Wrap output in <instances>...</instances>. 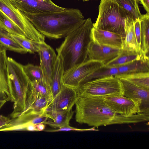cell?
<instances>
[{"mask_svg":"<svg viewBox=\"0 0 149 149\" xmlns=\"http://www.w3.org/2000/svg\"><path fill=\"white\" fill-rule=\"evenodd\" d=\"M122 49L121 53L117 57L105 66L110 67H116L143 58L140 52H137Z\"/></svg>","mask_w":149,"mask_h":149,"instance_id":"d4e9b609","label":"cell"},{"mask_svg":"<svg viewBox=\"0 0 149 149\" xmlns=\"http://www.w3.org/2000/svg\"><path fill=\"white\" fill-rule=\"evenodd\" d=\"M134 21L129 17H127L125 22V37L122 49L137 52H140L135 34Z\"/></svg>","mask_w":149,"mask_h":149,"instance_id":"ffe728a7","label":"cell"},{"mask_svg":"<svg viewBox=\"0 0 149 149\" xmlns=\"http://www.w3.org/2000/svg\"><path fill=\"white\" fill-rule=\"evenodd\" d=\"M50 86L43 79L40 81H29L25 111L41 96L46 97L51 101L53 97Z\"/></svg>","mask_w":149,"mask_h":149,"instance_id":"9a60e30c","label":"cell"},{"mask_svg":"<svg viewBox=\"0 0 149 149\" xmlns=\"http://www.w3.org/2000/svg\"><path fill=\"white\" fill-rule=\"evenodd\" d=\"M10 119L7 117L0 115V128L8 123Z\"/></svg>","mask_w":149,"mask_h":149,"instance_id":"e575fe53","label":"cell"},{"mask_svg":"<svg viewBox=\"0 0 149 149\" xmlns=\"http://www.w3.org/2000/svg\"><path fill=\"white\" fill-rule=\"evenodd\" d=\"M38 53L43 79L51 87L52 73L57 55L53 49L45 42H39Z\"/></svg>","mask_w":149,"mask_h":149,"instance_id":"5bb4252c","label":"cell"},{"mask_svg":"<svg viewBox=\"0 0 149 149\" xmlns=\"http://www.w3.org/2000/svg\"><path fill=\"white\" fill-rule=\"evenodd\" d=\"M119 79L123 88V95L139 102L140 113L149 114V90L125 79Z\"/></svg>","mask_w":149,"mask_h":149,"instance_id":"8fae6325","label":"cell"},{"mask_svg":"<svg viewBox=\"0 0 149 149\" xmlns=\"http://www.w3.org/2000/svg\"><path fill=\"white\" fill-rule=\"evenodd\" d=\"M141 20V42L140 53L149 60V13L142 15Z\"/></svg>","mask_w":149,"mask_h":149,"instance_id":"44dd1931","label":"cell"},{"mask_svg":"<svg viewBox=\"0 0 149 149\" xmlns=\"http://www.w3.org/2000/svg\"><path fill=\"white\" fill-rule=\"evenodd\" d=\"M118 74V72L117 67H110L103 65L94 71L87 77L84 80L81 84L111 76H115Z\"/></svg>","mask_w":149,"mask_h":149,"instance_id":"83f0119b","label":"cell"},{"mask_svg":"<svg viewBox=\"0 0 149 149\" xmlns=\"http://www.w3.org/2000/svg\"><path fill=\"white\" fill-rule=\"evenodd\" d=\"M122 49L98 44L91 41L88 52L87 60L98 61L105 65L117 57Z\"/></svg>","mask_w":149,"mask_h":149,"instance_id":"4fadbf2b","label":"cell"},{"mask_svg":"<svg viewBox=\"0 0 149 149\" xmlns=\"http://www.w3.org/2000/svg\"><path fill=\"white\" fill-rule=\"evenodd\" d=\"M8 81L10 101L13 102L12 118L20 115L25 110L29 81L23 65L12 58L8 57Z\"/></svg>","mask_w":149,"mask_h":149,"instance_id":"277c9868","label":"cell"},{"mask_svg":"<svg viewBox=\"0 0 149 149\" xmlns=\"http://www.w3.org/2000/svg\"><path fill=\"white\" fill-rule=\"evenodd\" d=\"M92 40L100 45L122 49L124 40L120 35L107 31L92 27Z\"/></svg>","mask_w":149,"mask_h":149,"instance_id":"2e32d148","label":"cell"},{"mask_svg":"<svg viewBox=\"0 0 149 149\" xmlns=\"http://www.w3.org/2000/svg\"><path fill=\"white\" fill-rule=\"evenodd\" d=\"M141 20L140 19H136L134 22L135 34L138 46L140 49L141 42Z\"/></svg>","mask_w":149,"mask_h":149,"instance_id":"1f68e13d","label":"cell"},{"mask_svg":"<svg viewBox=\"0 0 149 149\" xmlns=\"http://www.w3.org/2000/svg\"><path fill=\"white\" fill-rule=\"evenodd\" d=\"M107 104L117 113L131 115L140 113L138 102L123 95L103 97Z\"/></svg>","mask_w":149,"mask_h":149,"instance_id":"7c38bea8","label":"cell"},{"mask_svg":"<svg viewBox=\"0 0 149 149\" xmlns=\"http://www.w3.org/2000/svg\"><path fill=\"white\" fill-rule=\"evenodd\" d=\"M81 0L83 1H88L90 0Z\"/></svg>","mask_w":149,"mask_h":149,"instance_id":"f35d334b","label":"cell"},{"mask_svg":"<svg viewBox=\"0 0 149 149\" xmlns=\"http://www.w3.org/2000/svg\"><path fill=\"white\" fill-rule=\"evenodd\" d=\"M79 93L104 97L123 95V91L119 79L115 76L91 81L81 84L76 88Z\"/></svg>","mask_w":149,"mask_h":149,"instance_id":"52a82bcc","label":"cell"},{"mask_svg":"<svg viewBox=\"0 0 149 149\" xmlns=\"http://www.w3.org/2000/svg\"><path fill=\"white\" fill-rule=\"evenodd\" d=\"M51 101L50 100L46 97L41 96L36 99L27 109L21 114L45 115L47 106Z\"/></svg>","mask_w":149,"mask_h":149,"instance_id":"4316f807","label":"cell"},{"mask_svg":"<svg viewBox=\"0 0 149 149\" xmlns=\"http://www.w3.org/2000/svg\"><path fill=\"white\" fill-rule=\"evenodd\" d=\"M116 67L118 72V74L148 72H149V61L141 58Z\"/></svg>","mask_w":149,"mask_h":149,"instance_id":"7402d4cb","label":"cell"},{"mask_svg":"<svg viewBox=\"0 0 149 149\" xmlns=\"http://www.w3.org/2000/svg\"><path fill=\"white\" fill-rule=\"evenodd\" d=\"M98 15L93 27L108 31L125 37V20L128 17L126 11L114 0H101Z\"/></svg>","mask_w":149,"mask_h":149,"instance_id":"5b68a950","label":"cell"},{"mask_svg":"<svg viewBox=\"0 0 149 149\" xmlns=\"http://www.w3.org/2000/svg\"><path fill=\"white\" fill-rule=\"evenodd\" d=\"M139 3L143 6L147 13H149V0H139Z\"/></svg>","mask_w":149,"mask_h":149,"instance_id":"836d02e7","label":"cell"},{"mask_svg":"<svg viewBox=\"0 0 149 149\" xmlns=\"http://www.w3.org/2000/svg\"><path fill=\"white\" fill-rule=\"evenodd\" d=\"M127 12L128 17L134 22L142 15L139 8V0H114Z\"/></svg>","mask_w":149,"mask_h":149,"instance_id":"484cf974","label":"cell"},{"mask_svg":"<svg viewBox=\"0 0 149 149\" xmlns=\"http://www.w3.org/2000/svg\"><path fill=\"white\" fill-rule=\"evenodd\" d=\"M0 26L10 34L25 37L20 30L0 11Z\"/></svg>","mask_w":149,"mask_h":149,"instance_id":"f546056e","label":"cell"},{"mask_svg":"<svg viewBox=\"0 0 149 149\" xmlns=\"http://www.w3.org/2000/svg\"><path fill=\"white\" fill-rule=\"evenodd\" d=\"M11 37L22 47L31 54L38 52L40 42L32 40L25 37L10 34Z\"/></svg>","mask_w":149,"mask_h":149,"instance_id":"f1b7e54d","label":"cell"},{"mask_svg":"<svg viewBox=\"0 0 149 149\" xmlns=\"http://www.w3.org/2000/svg\"><path fill=\"white\" fill-rule=\"evenodd\" d=\"M12 3L23 12L40 14L60 11L65 8L53 3L51 0H10Z\"/></svg>","mask_w":149,"mask_h":149,"instance_id":"30bf717a","label":"cell"},{"mask_svg":"<svg viewBox=\"0 0 149 149\" xmlns=\"http://www.w3.org/2000/svg\"><path fill=\"white\" fill-rule=\"evenodd\" d=\"M104 65L101 62L88 60L64 72L63 84L76 88L87 77L99 68Z\"/></svg>","mask_w":149,"mask_h":149,"instance_id":"ba28073f","label":"cell"},{"mask_svg":"<svg viewBox=\"0 0 149 149\" xmlns=\"http://www.w3.org/2000/svg\"><path fill=\"white\" fill-rule=\"evenodd\" d=\"M0 47L6 50L25 54L27 53L26 49L22 47L10 36V33L0 26Z\"/></svg>","mask_w":149,"mask_h":149,"instance_id":"603a6c76","label":"cell"},{"mask_svg":"<svg viewBox=\"0 0 149 149\" xmlns=\"http://www.w3.org/2000/svg\"><path fill=\"white\" fill-rule=\"evenodd\" d=\"M6 102V100H0V109Z\"/></svg>","mask_w":149,"mask_h":149,"instance_id":"74e56055","label":"cell"},{"mask_svg":"<svg viewBox=\"0 0 149 149\" xmlns=\"http://www.w3.org/2000/svg\"><path fill=\"white\" fill-rule=\"evenodd\" d=\"M115 76L118 79H125L138 86L149 90V72L122 74Z\"/></svg>","mask_w":149,"mask_h":149,"instance_id":"cb8c5ba5","label":"cell"},{"mask_svg":"<svg viewBox=\"0 0 149 149\" xmlns=\"http://www.w3.org/2000/svg\"><path fill=\"white\" fill-rule=\"evenodd\" d=\"M6 50L0 47V100L10 101L9 91Z\"/></svg>","mask_w":149,"mask_h":149,"instance_id":"e0dca14e","label":"cell"},{"mask_svg":"<svg viewBox=\"0 0 149 149\" xmlns=\"http://www.w3.org/2000/svg\"><path fill=\"white\" fill-rule=\"evenodd\" d=\"M78 96L75 88L63 84L61 90L48 104L46 109L58 112L70 111Z\"/></svg>","mask_w":149,"mask_h":149,"instance_id":"9c48e42d","label":"cell"},{"mask_svg":"<svg viewBox=\"0 0 149 149\" xmlns=\"http://www.w3.org/2000/svg\"><path fill=\"white\" fill-rule=\"evenodd\" d=\"M64 73L62 58L57 54L52 75L51 89L53 98L61 90Z\"/></svg>","mask_w":149,"mask_h":149,"instance_id":"d6986e66","label":"cell"},{"mask_svg":"<svg viewBox=\"0 0 149 149\" xmlns=\"http://www.w3.org/2000/svg\"><path fill=\"white\" fill-rule=\"evenodd\" d=\"M92 130L91 129H78L75 127H71L70 125L63 127L58 128V129L55 130H46L45 131L49 132H55L60 131H84Z\"/></svg>","mask_w":149,"mask_h":149,"instance_id":"d6a6232c","label":"cell"},{"mask_svg":"<svg viewBox=\"0 0 149 149\" xmlns=\"http://www.w3.org/2000/svg\"><path fill=\"white\" fill-rule=\"evenodd\" d=\"M24 130L31 131H37L35 125L32 124L28 125L26 127Z\"/></svg>","mask_w":149,"mask_h":149,"instance_id":"d590c367","label":"cell"},{"mask_svg":"<svg viewBox=\"0 0 149 149\" xmlns=\"http://www.w3.org/2000/svg\"><path fill=\"white\" fill-rule=\"evenodd\" d=\"M75 119L80 124L98 127L102 126L138 123L137 114L123 115L117 113L105 102L102 97L79 93L75 102Z\"/></svg>","mask_w":149,"mask_h":149,"instance_id":"6da1fadb","label":"cell"},{"mask_svg":"<svg viewBox=\"0 0 149 149\" xmlns=\"http://www.w3.org/2000/svg\"><path fill=\"white\" fill-rule=\"evenodd\" d=\"M74 111L72 109L65 112H58L46 109L45 116L51 120L43 123L55 128H59L69 125V122Z\"/></svg>","mask_w":149,"mask_h":149,"instance_id":"ac0fdd59","label":"cell"},{"mask_svg":"<svg viewBox=\"0 0 149 149\" xmlns=\"http://www.w3.org/2000/svg\"><path fill=\"white\" fill-rule=\"evenodd\" d=\"M37 131L44 130L45 128V125L43 123H40L35 125Z\"/></svg>","mask_w":149,"mask_h":149,"instance_id":"8d00e7d4","label":"cell"},{"mask_svg":"<svg viewBox=\"0 0 149 149\" xmlns=\"http://www.w3.org/2000/svg\"><path fill=\"white\" fill-rule=\"evenodd\" d=\"M0 11L20 30L26 38L39 42H45V36L36 28L10 0H0Z\"/></svg>","mask_w":149,"mask_h":149,"instance_id":"8992f818","label":"cell"},{"mask_svg":"<svg viewBox=\"0 0 149 149\" xmlns=\"http://www.w3.org/2000/svg\"><path fill=\"white\" fill-rule=\"evenodd\" d=\"M24 71L30 81H40L43 79V75L40 66L28 64L23 65Z\"/></svg>","mask_w":149,"mask_h":149,"instance_id":"4dcf8cb0","label":"cell"},{"mask_svg":"<svg viewBox=\"0 0 149 149\" xmlns=\"http://www.w3.org/2000/svg\"><path fill=\"white\" fill-rule=\"evenodd\" d=\"M93 25L91 18L86 19L81 25L65 37L56 49L62 58L64 72L88 60Z\"/></svg>","mask_w":149,"mask_h":149,"instance_id":"3957f363","label":"cell"},{"mask_svg":"<svg viewBox=\"0 0 149 149\" xmlns=\"http://www.w3.org/2000/svg\"><path fill=\"white\" fill-rule=\"evenodd\" d=\"M22 12L40 33L52 39L65 37L86 20L78 8H65L61 11L37 14Z\"/></svg>","mask_w":149,"mask_h":149,"instance_id":"7a4b0ae2","label":"cell"}]
</instances>
